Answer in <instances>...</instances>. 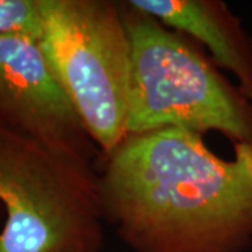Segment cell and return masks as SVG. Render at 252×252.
I'll use <instances>...</instances> for the list:
<instances>
[{"label": "cell", "instance_id": "cell-7", "mask_svg": "<svg viewBox=\"0 0 252 252\" xmlns=\"http://www.w3.org/2000/svg\"><path fill=\"white\" fill-rule=\"evenodd\" d=\"M45 28V0H0V36L41 41Z\"/></svg>", "mask_w": 252, "mask_h": 252}, {"label": "cell", "instance_id": "cell-4", "mask_svg": "<svg viewBox=\"0 0 252 252\" xmlns=\"http://www.w3.org/2000/svg\"><path fill=\"white\" fill-rule=\"evenodd\" d=\"M39 44L99 157L108 156L127 136L130 41L121 1L45 0Z\"/></svg>", "mask_w": 252, "mask_h": 252}, {"label": "cell", "instance_id": "cell-1", "mask_svg": "<svg viewBox=\"0 0 252 252\" xmlns=\"http://www.w3.org/2000/svg\"><path fill=\"white\" fill-rule=\"evenodd\" d=\"M105 223L135 252H245L252 245V144L231 158L184 129L129 133L99 157Z\"/></svg>", "mask_w": 252, "mask_h": 252}, {"label": "cell", "instance_id": "cell-8", "mask_svg": "<svg viewBox=\"0 0 252 252\" xmlns=\"http://www.w3.org/2000/svg\"><path fill=\"white\" fill-rule=\"evenodd\" d=\"M1 223H3V210L0 209V227H1Z\"/></svg>", "mask_w": 252, "mask_h": 252}, {"label": "cell", "instance_id": "cell-6", "mask_svg": "<svg viewBox=\"0 0 252 252\" xmlns=\"http://www.w3.org/2000/svg\"><path fill=\"white\" fill-rule=\"evenodd\" d=\"M164 26L195 39L213 56L219 69L237 77L252 102V38L221 0H127Z\"/></svg>", "mask_w": 252, "mask_h": 252}, {"label": "cell", "instance_id": "cell-5", "mask_svg": "<svg viewBox=\"0 0 252 252\" xmlns=\"http://www.w3.org/2000/svg\"><path fill=\"white\" fill-rule=\"evenodd\" d=\"M0 125L81 161L99 160L98 147L35 39L0 36Z\"/></svg>", "mask_w": 252, "mask_h": 252}, {"label": "cell", "instance_id": "cell-3", "mask_svg": "<svg viewBox=\"0 0 252 252\" xmlns=\"http://www.w3.org/2000/svg\"><path fill=\"white\" fill-rule=\"evenodd\" d=\"M0 252L104 250L95 164L0 125Z\"/></svg>", "mask_w": 252, "mask_h": 252}, {"label": "cell", "instance_id": "cell-9", "mask_svg": "<svg viewBox=\"0 0 252 252\" xmlns=\"http://www.w3.org/2000/svg\"><path fill=\"white\" fill-rule=\"evenodd\" d=\"M97 252H104V250H102V251H97Z\"/></svg>", "mask_w": 252, "mask_h": 252}, {"label": "cell", "instance_id": "cell-2", "mask_svg": "<svg viewBox=\"0 0 252 252\" xmlns=\"http://www.w3.org/2000/svg\"><path fill=\"white\" fill-rule=\"evenodd\" d=\"M130 41L127 135L158 129L219 132L252 144V102L189 38L121 1Z\"/></svg>", "mask_w": 252, "mask_h": 252}]
</instances>
